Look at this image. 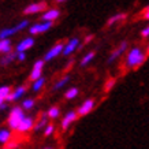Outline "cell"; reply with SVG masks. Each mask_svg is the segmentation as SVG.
I'll return each mask as SVG.
<instances>
[{"label":"cell","mask_w":149,"mask_h":149,"mask_svg":"<svg viewBox=\"0 0 149 149\" xmlns=\"http://www.w3.org/2000/svg\"><path fill=\"white\" fill-rule=\"evenodd\" d=\"M93 107H95V101H93L92 99H89V100H86L85 103H84L81 107L78 108L77 112H78V115H79V116H85V115H88V113L93 109Z\"/></svg>","instance_id":"9c48e42d"},{"label":"cell","mask_w":149,"mask_h":149,"mask_svg":"<svg viewBox=\"0 0 149 149\" xmlns=\"http://www.w3.org/2000/svg\"><path fill=\"white\" fill-rule=\"evenodd\" d=\"M78 45H79V40H78L77 37H75V38H71V40L67 42V45H64L63 55H64V56H68L70 54H72L74 51L77 49Z\"/></svg>","instance_id":"30bf717a"},{"label":"cell","mask_w":149,"mask_h":149,"mask_svg":"<svg viewBox=\"0 0 149 149\" xmlns=\"http://www.w3.org/2000/svg\"><path fill=\"white\" fill-rule=\"evenodd\" d=\"M52 21H44V22L41 23H36V25H33V26H30V34H40V33H44L47 32L48 29H49L51 26H52Z\"/></svg>","instance_id":"8992f818"},{"label":"cell","mask_w":149,"mask_h":149,"mask_svg":"<svg viewBox=\"0 0 149 149\" xmlns=\"http://www.w3.org/2000/svg\"><path fill=\"white\" fill-rule=\"evenodd\" d=\"M146 58H148V54H146V52H144V51L141 49V48H138V47H134V48H131V49L129 51V54H127V56H126V62H125V63H126V67L136 70V68H138L140 66H142V64L145 63Z\"/></svg>","instance_id":"6da1fadb"},{"label":"cell","mask_w":149,"mask_h":149,"mask_svg":"<svg viewBox=\"0 0 149 149\" xmlns=\"http://www.w3.org/2000/svg\"><path fill=\"white\" fill-rule=\"evenodd\" d=\"M23 118H25V113H23V108L21 107H14L11 109V112H10V116H8V126L11 129H15L17 130V127L18 125L21 123Z\"/></svg>","instance_id":"7a4b0ae2"},{"label":"cell","mask_w":149,"mask_h":149,"mask_svg":"<svg viewBox=\"0 0 149 149\" xmlns=\"http://www.w3.org/2000/svg\"><path fill=\"white\" fill-rule=\"evenodd\" d=\"M47 116H48V113H47V115H42V118H41L40 120H38V123H37V126L34 127V130L38 131V130H41L42 127L45 126L47 125Z\"/></svg>","instance_id":"cb8c5ba5"},{"label":"cell","mask_w":149,"mask_h":149,"mask_svg":"<svg viewBox=\"0 0 149 149\" xmlns=\"http://www.w3.org/2000/svg\"><path fill=\"white\" fill-rule=\"evenodd\" d=\"M142 18H144V19H148V21H149V6L144 10V11H142Z\"/></svg>","instance_id":"1f68e13d"},{"label":"cell","mask_w":149,"mask_h":149,"mask_svg":"<svg viewBox=\"0 0 149 149\" xmlns=\"http://www.w3.org/2000/svg\"><path fill=\"white\" fill-rule=\"evenodd\" d=\"M47 10V3L45 1H38V3H33V4L27 6L26 8L23 10V14L25 15H29V14H37V13H42Z\"/></svg>","instance_id":"277c9868"},{"label":"cell","mask_w":149,"mask_h":149,"mask_svg":"<svg viewBox=\"0 0 149 149\" xmlns=\"http://www.w3.org/2000/svg\"><path fill=\"white\" fill-rule=\"evenodd\" d=\"M32 127H33V119H32V118H26V116H25L22 120H21V123L18 125L17 130L21 131V133H26V131H29Z\"/></svg>","instance_id":"7c38bea8"},{"label":"cell","mask_w":149,"mask_h":149,"mask_svg":"<svg viewBox=\"0 0 149 149\" xmlns=\"http://www.w3.org/2000/svg\"><path fill=\"white\" fill-rule=\"evenodd\" d=\"M64 49V45H63V42H58L55 47H52L48 52L45 54V56H44V60L45 62H49V60H52V59H55L56 56H59V55L63 52Z\"/></svg>","instance_id":"5b68a950"},{"label":"cell","mask_w":149,"mask_h":149,"mask_svg":"<svg viewBox=\"0 0 149 149\" xmlns=\"http://www.w3.org/2000/svg\"><path fill=\"white\" fill-rule=\"evenodd\" d=\"M0 52L1 54L11 52V41L7 38H0Z\"/></svg>","instance_id":"e0dca14e"},{"label":"cell","mask_w":149,"mask_h":149,"mask_svg":"<svg viewBox=\"0 0 149 149\" xmlns=\"http://www.w3.org/2000/svg\"><path fill=\"white\" fill-rule=\"evenodd\" d=\"M113 85H115V79H113V78H111V79H108V82L105 84V86H104V91H105V92H109L111 89H112Z\"/></svg>","instance_id":"83f0119b"},{"label":"cell","mask_w":149,"mask_h":149,"mask_svg":"<svg viewBox=\"0 0 149 149\" xmlns=\"http://www.w3.org/2000/svg\"><path fill=\"white\" fill-rule=\"evenodd\" d=\"M44 84H45V79H44L42 77H40L38 79H36V81H34V84H33V91L38 92L41 88L44 86Z\"/></svg>","instance_id":"ffe728a7"},{"label":"cell","mask_w":149,"mask_h":149,"mask_svg":"<svg viewBox=\"0 0 149 149\" xmlns=\"http://www.w3.org/2000/svg\"><path fill=\"white\" fill-rule=\"evenodd\" d=\"M42 67H44V60H37L34 66H33V70L30 72V79L32 81H36L41 77V72H42Z\"/></svg>","instance_id":"52a82bcc"},{"label":"cell","mask_w":149,"mask_h":149,"mask_svg":"<svg viewBox=\"0 0 149 149\" xmlns=\"http://www.w3.org/2000/svg\"><path fill=\"white\" fill-rule=\"evenodd\" d=\"M78 118V112H74V111H70L68 113H66V116L63 118L62 120V130H67V127L71 125L72 122H75Z\"/></svg>","instance_id":"ba28073f"},{"label":"cell","mask_w":149,"mask_h":149,"mask_svg":"<svg viewBox=\"0 0 149 149\" xmlns=\"http://www.w3.org/2000/svg\"><path fill=\"white\" fill-rule=\"evenodd\" d=\"M15 146H17V144H15V142H13V144H7V146H6V148H15Z\"/></svg>","instance_id":"d6a6232c"},{"label":"cell","mask_w":149,"mask_h":149,"mask_svg":"<svg viewBox=\"0 0 149 149\" xmlns=\"http://www.w3.org/2000/svg\"><path fill=\"white\" fill-rule=\"evenodd\" d=\"M10 93H11V88L10 86H1L0 88V97H3L4 100H7Z\"/></svg>","instance_id":"7402d4cb"},{"label":"cell","mask_w":149,"mask_h":149,"mask_svg":"<svg viewBox=\"0 0 149 149\" xmlns=\"http://www.w3.org/2000/svg\"><path fill=\"white\" fill-rule=\"evenodd\" d=\"M33 45H34V40H33L32 37H29V38L22 40L17 45V51H27V49H30Z\"/></svg>","instance_id":"4fadbf2b"},{"label":"cell","mask_w":149,"mask_h":149,"mask_svg":"<svg viewBox=\"0 0 149 149\" xmlns=\"http://www.w3.org/2000/svg\"><path fill=\"white\" fill-rule=\"evenodd\" d=\"M25 91H26V88H25V86H19V88H17L14 92H11V93H10V96L7 97V100H6V101H14V100L19 99V97L25 93Z\"/></svg>","instance_id":"2e32d148"},{"label":"cell","mask_w":149,"mask_h":149,"mask_svg":"<svg viewBox=\"0 0 149 149\" xmlns=\"http://www.w3.org/2000/svg\"><path fill=\"white\" fill-rule=\"evenodd\" d=\"M29 25V21H22V22H19L18 25H15L14 27H7V29H3L1 32H0V38H7V37L13 36V34H15L17 32H19V30H22V29H25V27Z\"/></svg>","instance_id":"3957f363"},{"label":"cell","mask_w":149,"mask_h":149,"mask_svg":"<svg viewBox=\"0 0 149 149\" xmlns=\"http://www.w3.org/2000/svg\"><path fill=\"white\" fill-rule=\"evenodd\" d=\"M14 59H17V54L8 52V54L6 55L4 58H1V60H0V64H1V66H7V64H10L11 62H13Z\"/></svg>","instance_id":"ac0fdd59"},{"label":"cell","mask_w":149,"mask_h":149,"mask_svg":"<svg viewBox=\"0 0 149 149\" xmlns=\"http://www.w3.org/2000/svg\"><path fill=\"white\" fill-rule=\"evenodd\" d=\"M59 15H60L59 10H56V8L48 10V11H45L44 15H42V21H52V22H54L55 19L59 18Z\"/></svg>","instance_id":"5bb4252c"},{"label":"cell","mask_w":149,"mask_h":149,"mask_svg":"<svg viewBox=\"0 0 149 149\" xmlns=\"http://www.w3.org/2000/svg\"><path fill=\"white\" fill-rule=\"evenodd\" d=\"M58 3H63V1H67V0H56Z\"/></svg>","instance_id":"d590c367"},{"label":"cell","mask_w":149,"mask_h":149,"mask_svg":"<svg viewBox=\"0 0 149 149\" xmlns=\"http://www.w3.org/2000/svg\"><path fill=\"white\" fill-rule=\"evenodd\" d=\"M126 49H127V42H126V41H123V42H120V45L111 54V56H109V59H108V63H112L113 60H116L119 56H122V54Z\"/></svg>","instance_id":"8fae6325"},{"label":"cell","mask_w":149,"mask_h":149,"mask_svg":"<svg viewBox=\"0 0 149 149\" xmlns=\"http://www.w3.org/2000/svg\"><path fill=\"white\" fill-rule=\"evenodd\" d=\"M77 95H78V89L77 88H72V89H68L64 96H66L67 100H71V99H74V97H77Z\"/></svg>","instance_id":"603a6c76"},{"label":"cell","mask_w":149,"mask_h":149,"mask_svg":"<svg viewBox=\"0 0 149 149\" xmlns=\"http://www.w3.org/2000/svg\"><path fill=\"white\" fill-rule=\"evenodd\" d=\"M10 140H11V131L0 130V144H7Z\"/></svg>","instance_id":"d6986e66"},{"label":"cell","mask_w":149,"mask_h":149,"mask_svg":"<svg viewBox=\"0 0 149 149\" xmlns=\"http://www.w3.org/2000/svg\"><path fill=\"white\" fill-rule=\"evenodd\" d=\"M146 54H148V56H149V44H148V47H146Z\"/></svg>","instance_id":"e575fe53"},{"label":"cell","mask_w":149,"mask_h":149,"mask_svg":"<svg viewBox=\"0 0 149 149\" xmlns=\"http://www.w3.org/2000/svg\"><path fill=\"white\" fill-rule=\"evenodd\" d=\"M68 79H70L68 77H63L62 79H59V82H56V84L54 85V91H59V89H62V88L67 84Z\"/></svg>","instance_id":"44dd1931"},{"label":"cell","mask_w":149,"mask_h":149,"mask_svg":"<svg viewBox=\"0 0 149 149\" xmlns=\"http://www.w3.org/2000/svg\"><path fill=\"white\" fill-rule=\"evenodd\" d=\"M95 52H89V54H86L85 55V58L82 59V62H81V66H86V64L89 63V62H91L92 59L95 58Z\"/></svg>","instance_id":"d4e9b609"},{"label":"cell","mask_w":149,"mask_h":149,"mask_svg":"<svg viewBox=\"0 0 149 149\" xmlns=\"http://www.w3.org/2000/svg\"><path fill=\"white\" fill-rule=\"evenodd\" d=\"M4 101H6V100H4V99H3V97H0V105H1V104L4 103Z\"/></svg>","instance_id":"836d02e7"},{"label":"cell","mask_w":149,"mask_h":149,"mask_svg":"<svg viewBox=\"0 0 149 149\" xmlns=\"http://www.w3.org/2000/svg\"><path fill=\"white\" fill-rule=\"evenodd\" d=\"M33 105H34V101L32 99H26L25 101L22 103V108L23 109H32Z\"/></svg>","instance_id":"4316f807"},{"label":"cell","mask_w":149,"mask_h":149,"mask_svg":"<svg viewBox=\"0 0 149 149\" xmlns=\"http://www.w3.org/2000/svg\"><path fill=\"white\" fill-rule=\"evenodd\" d=\"M17 59L18 60H25L26 59V55H25V51H17Z\"/></svg>","instance_id":"f546056e"},{"label":"cell","mask_w":149,"mask_h":149,"mask_svg":"<svg viewBox=\"0 0 149 149\" xmlns=\"http://www.w3.org/2000/svg\"><path fill=\"white\" fill-rule=\"evenodd\" d=\"M54 131H55V127L52 126V125H48V126H47V129H45V131H44V136H45V137L51 136Z\"/></svg>","instance_id":"f1b7e54d"},{"label":"cell","mask_w":149,"mask_h":149,"mask_svg":"<svg viewBox=\"0 0 149 149\" xmlns=\"http://www.w3.org/2000/svg\"><path fill=\"white\" fill-rule=\"evenodd\" d=\"M141 36L144 37V38L149 37V26H146L145 29H142V32H141Z\"/></svg>","instance_id":"4dcf8cb0"},{"label":"cell","mask_w":149,"mask_h":149,"mask_svg":"<svg viewBox=\"0 0 149 149\" xmlns=\"http://www.w3.org/2000/svg\"><path fill=\"white\" fill-rule=\"evenodd\" d=\"M59 116V108L58 107H52V108H49V111H48V118H51V119H55V118Z\"/></svg>","instance_id":"484cf974"},{"label":"cell","mask_w":149,"mask_h":149,"mask_svg":"<svg viewBox=\"0 0 149 149\" xmlns=\"http://www.w3.org/2000/svg\"><path fill=\"white\" fill-rule=\"evenodd\" d=\"M126 17H127V14H125V13L115 14V15H112V17L107 21V26H112V25H115V23L122 22V21H125V19H126Z\"/></svg>","instance_id":"9a60e30c"}]
</instances>
